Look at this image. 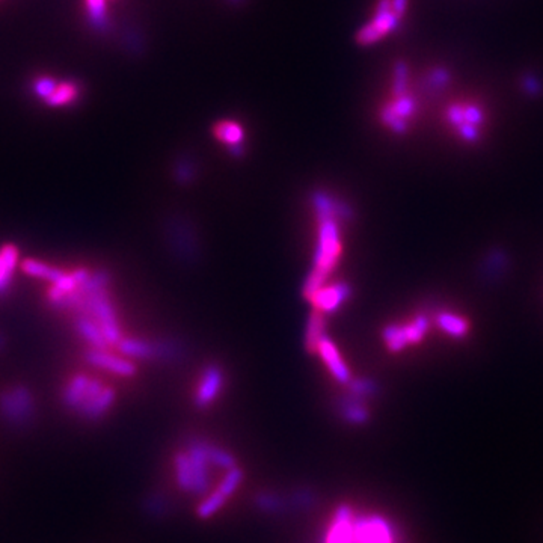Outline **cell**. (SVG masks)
Returning <instances> with one entry per match:
<instances>
[{
	"label": "cell",
	"instance_id": "1",
	"mask_svg": "<svg viewBox=\"0 0 543 543\" xmlns=\"http://www.w3.org/2000/svg\"><path fill=\"white\" fill-rule=\"evenodd\" d=\"M317 217L320 224L319 245L314 256V269L304 285V296L307 299H311L323 287L340 257V231L335 221L336 217L329 214Z\"/></svg>",
	"mask_w": 543,
	"mask_h": 543
},
{
	"label": "cell",
	"instance_id": "2",
	"mask_svg": "<svg viewBox=\"0 0 543 543\" xmlns=\"http://www.w3.org/2000/svg\"><path fill=\"white\" fill-rule=\"evenodd\" d=\"M0 414L14 424H24L35 414V398L23 385H16L0 394Z\"/></svg>",
	"mask_w": 543,
	"mask_h": 543
},
{
	"label": "cell",
	"instance_id": "3",
	"mask_svg": "<svg viewBox=\"0 0 543 543\" xmlns=\"http://www.w3.org/2000/svg\"><path fill=\"white\" fill-rule=\"evenodd\" d=\"M400 16L402 12L394 9L391 0H380V4L378 5V9H376V17H374L373 21L368 23L366 28H362L359 31L356 36L358 43L366 45V44L378 41L380 36L388 33L397 26Z\"/></svg>",
	"mask_w": 543,
	"mask_h": 543
},
{
	"label": "cell",
	"instance_id": "4",
	"mask_svg": "<svg viewBox=\"0 0 543 543\" xmlns=\"http://www.w3.org/2000/svg\"><path fill=\"white\" fill-rule=\"evenodd\" d=\"M87 361L97 368L111 371L124 378L133 376V374L136 373V367L133 362L109 353L106 352V349H91L89 352H87Z\"/></svg>",
	"mask_w": 543,
	"mask_h": 543
},
{
	"label": "cell",
	"instance_id": "5",
	"mask_svg": "<svg viewBox=\"0 0 543 543\" xmlns=\"http://www.w3.org/2000/svg\"><path fill=\"white\" fill-rule=\"evenodd\" d=\"M119 352L130 356V358H139V359H150L155 356H169L171 349L169 346H160V344H151L148 341L138 340V338H121L118 343Z\"/></svg>",
	"mask_w": 543,
	"mask_h": 543
},
{
	"label": "cell",
	"instance_id": "6",
	"mask_svg": "<svg viewBox=\"0 0 543 543\" xmlns=\"http://www.w3.org/2000/svg\"><path fill=\"white\" fill-rule=\"evenodd\" d=\"M350 296V288L346 284H335L326 288H320L319 292L314 295L309 300L316 307V309L322 311L323 314H329L336 311L341 307L343 302Z\"/></svg>",
	"mask_w": 543,
	"mask_h": 543
},
{
	"label": "cell",
	"instance_id": "7",
	"mask_svg": "<svg viewBox=\"0 0 543 543\" xmlns=\"http://www.w3.org/2000/svg\"><path fill=\"white\" fill-rule=\"evenodd\" d=\"M187 456H189L192 476H193L192 492L202 493L205 488H207V471H205V466H207V462H209L207 446L201 444L192 445Z\"/></svg>",
	"mask_w": 543,
	"mask_h": 543
},
{
	"label": "cell",
	"instance_id": "8",
	"mask_svg": "<svg viewBox=\"0 0 543 543\" xmlns=\"http://www.w3.org/2000/svg\"><path fill=\"white\" fill-rule=\"evenodd\" d=\"M115 398H116L115 390L111 388V386H104L102 393L89 398L88 402H84L76 410V412L87 419H99L104 414H107V410L112 407Z\"/></svg>",
	"mask_w": 543,
	"mask_h": 543
},
{
	"label": "cell",
	"instance_id": "9",
	"mask_svg": "<svg viewBox=\"0 0 543 543\" xmlns=\"http://www.w3.org/2000/svg\"><path fill=\"white\" fill-rule=\"evenodd\" d=\"M317 350L320 352L324 364L328 366L329 371L332 373V376L341 383H347L349 379H350V373H349V368L346 367L344 361L341 359L340 353H338V350L335 347V344L329 340L328 336H323L319 346H317Z\"/></svg>",
	"mask_w": 543,
	"mask_h": 543
},
{
	"label": "cell",
	"instance_id": "10",
	"mask_svg": "<svg viewBox=\"0 0 543 543\" xmlns=\"http://www.w3.org/2000/svg\"><path fill=\"white\" fill-rule=\"evenodd\" d=\"M222 382H224V376L219 368L212 366L205 370L202 380L199 383L198 393H197V398H195L197 405L202 407V406H207L210 402H213L214 397L219 394L222 388Z\"/></svg>",
	"mask_w": 543,
	"mask_h": 543
},
{
	"label": "cell",
	"instance_id": "11",
	"mask_svg": "<svg viewBox=\"0 0 543 543\" xmlns=\"http://www.w3.org/2000/svg\"><path fill=\"white\" fill-rule=\"evenodd\" d=\"M17 261L18 249L14 245L6 243L0 248V297L9 292Z\"/></svg>",
	"mask_w": 543,
	"mask_h": 543
},
{
	"label": "cell",
	"instance_id": "12",
	"mask_svg": "<svg viewBox=\"0 0 543 543\" xmlns=\"http://www.w3.org/2000/svg\"><path fill=\"white\" fill-rule=\"evenodd\" d=\"M76 331L82 338L87 340L92 349H107L109 344L106 341V338L100 329V326L97 324V322L87 316V314H77L76 320H75Z\"/></svg>",
	"mask_w": 543,
	"mask_h": 543
},
{
	"label": "cell",
	"instance_id": "13",
	"mask_svg": "<svg viewBox=\"0 0 543 543\" xmlns=\"http://www.w3.org/2000/svg\"><path fill=\"white\" fill-rule=\"evenodd\" d=\"M89 380H91V378L87 376V374H82V373L76 374V376H72L70 379V382L67 383L65 390L62 393V402L67 407L76 410L82 405L84 394H87V390H88Z\"/></svg>",
	"mask_w": 543,
	"mask_h": 543
},
{
	"label": "cell",
	"instance_id": "14",
	"mask_svg": "<svg viewBox=\"0 0 543 543\" xmlns=\"http://www.w3.org/2000/svg\"><path fill=\"white\" fill-rule=\"evenodd\" d=\"M21 270L29 275V276H33V278H40V280H44V281H48L52 284H56L57 281L62 280V278L65 276L67 272L60 270L57 268H55V265H50V264H45L43 261H38V260H33V258H28L24 260L21 263Z\"/></svg>",
	"mask_w": 543,
	"mask_h": 543
},
{
	"label": "cell",
	"instance_id": "15",
	"mask_svg": "<svg viewBox=\"0 0 543 543\" xmlns=\"http://www.w3.org/2000/svg\"><path fill=\"white\" fill-rule=\"evenodd\" d=\"M323 336H324V317H323L322 311L316 309L311 314V317L308 320V326H307L305 346L309 352L317 350V346H319Z\"/></svg>",
	"mask_w": 543,
	"mask_h": 543
},
{
	"label": "cell",
	"instance_id": "16",
	"mask_svg": "<svg viewBox=\"0 0 543 543\" xmlns=\"http://www.w3.org/2000/svg\"><path fill=\"white\" fill-rule=\"evenodd\" d=\"M214 136L228 143L229 147H236V145H241V141H243V130L231 121H222L214 126Z\"/></svg>",
	"mask_w": 543,
	"mask_h": 543
},
{
	"label": "cell",
	"instance_id": "17",
	"mask_svg": "<svg viewBox=\"0 0 543 543\" xmlns=\"http://www.w3.org/2000/svg\"><path fill=\"white\" fill-rule=\"evenodd\" d=\"M352 542V527L349 524V512L341 509L331 530L328 543H350Z\"/></svg>",
	"mask_w": 543,
	"mask_h": 543
},
{
	"label": "cell",
	"instance_id": "18",
	"mask_svg": "<svg viewBox=\"0 0 543 543\" xmlns=\"http://www.w3.org/2000/svg\"><path fill=\"white\" fill-rule=\"evenodd\" d=\"M340 407H341V412L344 415V418L350 422H356V424H361V422H366L367 418H368V410L362 406V403L359 402V398H343L341 403H340Z\"/></svg>",
	"mask_w": 543,
	"mask_h": 543
},
{
	"label": "cell",
	"instance_id": "19",
	"mask_svg": "<svg viewBox=\"0 0 543 543\" xmlns=\"http://www.w3.org/2000/svg\"><path fill=\"white\" fill-rule=\"evenodd\" d=\"M77 99V88L72 83H57L56 91L50 95L45 103L48 106L59 107V106H67L72 103Z\"/></svg>",
	"mask_w": 543,
	"mask_h": 543
},
{
	"label": "cell",
	"instance_id": "20",
	"mask_svg": "<svg viewBox=\"0 0 543 543\" xmlns=\"http://www.w3.org/2000/svg\"><path fill=\"white\" fill-rule=\"evenodd\" d=\"M383 338L386 346H388V349L393 350V352H400L402 349L406 347V344H409L405 326H388V328L383 331Z\"/></svg>",
	"mask_w": 543,
	"mask_h": 543
},
{
	"label": "cell",
	"instance_id": "21",
	"mask_svg": "<svg viewBox=\"0 0 543 543\" xmlns=\"http://www.w3.org/2000/svg\"><path fill=\"white\" fill-rule=\"evenodd\" d=\"M88 17L92 26L99 31H103L107 26V12L104 0H87Z\"/></svg>",
	"mask_w": 543,
	"mask_h": 543
},
{
	"label": "cell",
	"instance_id": "22",
	"mask_svg": "<svg viewBox=\"0 0 543 543\" xmlns=\"http://www.w3.org/2000/svg\"><path fill=\"white\" fill-rule=\"evenodd\" d=\"M175 469H177V478L180 486L185 490H192L193 488V476L190 461L187 454H178L175 459Z\"/></svg>",
	"mask_w": 543,
	"mask_h": 543
},
{
	"label": "cell",
	"instance_id": "23",
	"mask_svg": "<svg viewBox=\"0 0 543 543\" xmlns=\"http://www.w3.org/2000/svg\"><path fill=\"white\" fill-rule=\"evenodd\" d=\"M438 323L445 332H449V334L456 335V336L464 335L466 332V328H468L466 323L462 319L453 316V314H441V316L438 317Z\"/></svg>",
	"mask_w": 543,
	"mask_h": 543
},
{
	"label": "cell",
	"instance_id": "24",
	"mask_svg": "<svg viewBox=\"0 0 543 543\" xmlns=\"http://www.w3.org/2000/svg\"><path fill=\"white\" fill-rule=\"evenodd\" d=\"M226 500H228V498L225 497V495H224L222 492H219V490L214 492V493H212L210 497L199 505L198 515H199L201 517H209V516L214 515V513H216L217 510H219L221 507L225 504Z\"/></svg>",
	"mask_w": 543,
	"mask_h": 543
},
{
	"label": "cell",
	"instance_id": "25",
	"mask_svg": "<svg viewBox=\"0 0 543 543\" xmlns=\"http://www.w3.org/2000/svg\"><path fill=\"white\" fill-rule=\"evenodd\" d=\"M241 478H243V473H241L238 468L234 466L231 469H228V473L224 477L221 486H219V492H222L228 498L229 495H233V492L238 488V485L241 483Z\"/></svg>",
	"mask_w": 543,
	"mask_h": 543
},
{
	"label": "cell",
	"instance_id": "26",
	"mask_svg": "<svg viewBox=\"0 0 543 543\" xmlns=\"http://www.w3.org/2000/svg\"><path fill=\"white\" fill-rule=\"evenodd\" d=\"M429 328V322L426 317H418L412 323L405 326V332L407 336L409 343H417L422 336H424L426 331Z\"/></svg>",
	"mask_w": 543,
	"mask_h": 543
},
{
	"label": "cell",
	"instance_id": "27",
	"mask_svg": "<svg viewBox=\"0 0 543 543\" xmlns=\"http://www.w3.org/2000/svg\"><path fill=\"white\" fill-rule=\"evenodd\" d=\"M207 454H209V461L213 462L214 465L225 468V469L234 468V459L231 454H228L226 451H224L221 449H212V446H207Z\"/></svg>",
	"mask_w": 543,
	"mask_h": 543
},
{
	"label": "cell",
	"instance_id": "28",
	"mask_svg": "<svg viewBox=\"0 0 543 543\" xmlns=\"http://www.w3.org/2000/svg\"><path fill=\"white\" fill-rule=\"evenodd\" d=\"M350 391L356 394L358 397L370 395L376 391V383L368 380V379H358V380L350 382Z\"/></svg>",
	"mask_w": 543,
	"mask_h": 543
},
{
	"label": "cell",
	"instance_id": "29",
	"mask_svg": "<svg viewBox=\"0 0 543 543\" xmlns=\"http://www.w3.org/2000/svg\"><path fill=\"white\" fill-rule=\"evenodd\" d=\"M192 175H193V171H192V168L189 165L181 163V166H178L177 177H178L180 181H183V183H186V181H189L192 178Z\"/></svg>",
	"mask_w": 543,
	"mask_h": 543
},
{
	"label": "cell",
	"instance_id": "30",
	"mask_svg": "<svg viewBox=\"0 0 543 543\" xmlns=\"http://www.w3.org/2000/svg\"><path fill=\"white\" fill-rule=\"evenodd\" d=\"M4 344H5V338H4L2 334H0V350L4 349Z\"/></svg>",
	"mask_w": 543,
	"mask_h": 543
}]
</instances>
